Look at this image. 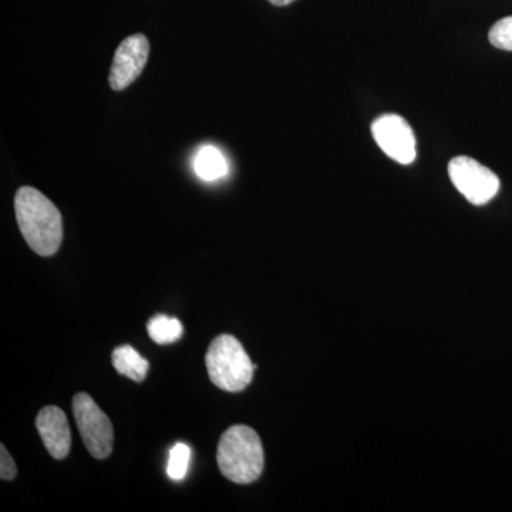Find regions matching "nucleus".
<instances>
[{
	"instance_id": "nucleus-9",
	"label": "nucleus",
	"mask_w": 512,
	"mask_h": 512,
	"mask_svg": "<svg viewBox=\"0 0 512 512\" xmlns=\"http://www.w3.org/2000/svg\"><path fill=\"white\" fill-rule=\"evenodd\" d=\"M111 360H113L114 369L120 375L126 376L137 383L146 379L148 362L131 346L124 345L114 349Z\"/></svg>"
},
{
	"instance_id": "nucleus-3",
	"label": "nucleus",
	"mask_w": 512,
	"mask_h": 512,
	"mask_svg": "<svg viewBox=\"0 0 512 512\" xmlns=\"http://www.w3.org/2000/svg\"><path fill=\"white\" fill-rule=\"evenodd\" d=\"M205 363L211 382L229 393L247 389L256 370L244 346L231 335H220L212 340Z\"/></svg>"
},
{
	"instance_id": "nucleus-1",
	"label": "nucleus",
	"mask_w": 512,
	"mask_h": 512,
	"mask_svg": "<svg viewBox=\"0 0 512 512\" xmlns=\"http://www.w3.org/2000/svg\"><path fill=\"white\" fill-rule=\"evenodd\" d=\"M16 220L30 248L52 256L63 241V218L55 204L33 187H22L15 197Z\"/></svg>"
},
{
	"instance_id": "nucleus-7",
	"label": "nucleus",
	"mask_w": 512,
	"mask_h": 512,
	"mask_svg": "<svg viewBox=\"0 0 512 512\" xmlns=\"http://www.w3.org/2000/svg\"><path fill=\"white\" fill-rule=\"evenodd\" d=\"M150 55V42L146 36L131 35L126 37L117 47L111 64L109 83L116 92L131 86L146 67Z\"/></svg>"
},
{
	"instance_id": "nucleus-4",
	"label": "nucleus",
	"mask_w": 512,
	"mask_h": 512,
	"mask_svg": "<svg viewBox=\"0 0 512 512\" xmlns=\"http://www.w3.org/2000/svg\"><path fill=\"white\" fill-rule=\"evenodd\" d=\"M73 414L84 446L90 454L97 460L109 457L114 443V431L109 416L87 393L74 396Z\"/></svg>"
},
{
	"instance_id": "nucleus-14",
	"label": "nucleus",
	"mask_w": 512,
	"mask_h": 512,
	"mask_svg": "<svg viewBox=\"0 0 512 512\" xmlns=\"http://www.w3.org/2000/svg\"><path fill=\"white\" fill-rule=\"evenodd\" d=\"M0 450H2L0 451V454H2V457H0V477H2L3 480H13L16 474H18L15 461H13L12 456H10L9 451L6 450L3 444Z\"/></svg>"
},
{
	"instance_id": "nucleus-2",
	"label": "nucleus",
	"mask_w": 512,
	"mask_h": 512,
	"mask_svg": "<svg viewBox=\"0 0 512 512\" xmlns=\"http://www.w3.org/2000/svg\"><path fill=\"white\" fill-rule=\"evenodd\" d=\"M222 476L237 484L254 483L264 471V447L251 427H229L221 436L217 451Z\"/></svg>"
},
{
	"instance_id": "nucleus-6",
	"label": "nucleus",
	"mask_w": 512,
	"mask_h": 512,
	"mask_svg": "<svg viewBox=\"0 0 512 512\" xmlns=\"http://www.w3.org/2000/svg\"><path fill=\"white\" fill-rule=\"evenodd\" d=\"M372 134L377 146L399 164H412L417 157L413 128L397 114H384L373 121Z\"/></svg>"
},
{
	"instance_id": "nucleus-11",
	"label": "nucleus",
	"mask_w": 512,
	"mask_h": 512,
	"mask_svg": "<svg viewBox=\"0 0 512 512\" xmlns=\"http://www.w3.org/2000/svg\"><path fill=\"white\" fill-rule=\"evenodd\" d=\"M148 335L158 345H170L177 342L183 335V325L180 320L168 318L165 315H157L148 320Z\"/></svg>"
},
{
	"instance_id": "nucleus-8",
	"label": "nucleus",
	"mask_w": 512,
	"mask_h": 512,
	"mask_svg": "<svg viewBox=\"0 0 512 512\" xmlns=\"http://www.w3.org/2000/svg\"><path fill=\"white\" fill-rule=\"evenodd\" d=\"M36 427L50 456L63 460L72 448V433L63 410L56 406H47L40 410Z\"/></svg>"
},
{
	"instance_id": "nucleus-5",
	"label": "nucleus",
	"mask_w": 512,
	"mask_h": 512,
	"mask_svg": "<svg viewBox=\"0 0 512 512\" xmlns=\"http://www.w3.org/2000/svg\"><path fill=\"white\" fill-rule=\"evenodd\" d=\"M448 175L454 187L474 205L488 204L500 191L501 183L497 174L474 158H453L448 163Z\"/></svg>"
},
{
	"instance_id": "nucleus-12",
	"label": "nucleus",
	"mask_w": 512,
	"mask_h": 512,
	"mask_svg": "<svg viewBox=\"0 0 512 512\" xmlns=\"http://www.w3.org/2000/svg\"><path fill=\"white\" fill-rule=\"evenodd\" d=\"M191 450L187 444L178 443L171 448L170 460H168L167 474L173 480H183L187 476L190 467Z\"/></svg>"
},
{
	"instance_id": "nucleus-13",
	"label": "nucleus",
	"mask_w": 512,
	"mask_h": 512,
	"mask_svg": "<svg viewBox=\"0 0 512 512\" xmlns=\"http://www.w3.org/2000/svg\"><path fill=\"white\" fill-rule=\"evenodd\" d=\"M488 40L497 49L512 52V16L495 22L488 32Z\"/></svg>"
},
{
	"instance_id": "nucleus-15",
	"label": "nucleus",
	"mask_w": 512,
	"mask_h": 512,
	"mask_svg": "<svg viewBox=\"0 0 512 512\" xmlns=\"http://www.w3.org/2000/svg\"><path fill=\"white\" fill-rule=\"evenodd\" d=\"M268 2L274 6H288L295 2V0H268Z\"/></svg>"
},
{
	"instance_id": "nucleus-10",
	"label": "nucleus",
	"mask_w": 512,
	"mask_h": 512,
	"mask_svg": "<svg viewBox=\"0 0 512 512\" xmlns=\"http://www.w3.org/2000/svg\"><path fill=\"white\" fill-rule=\"evenodd\" d=\"M198 177L205 181H215L227 174V161L215 147H202L194 161Z\"/></svg>"
}]
</instances>
